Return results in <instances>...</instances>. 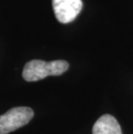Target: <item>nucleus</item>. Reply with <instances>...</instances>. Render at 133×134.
<instances>
[{
  "label": "nucleus",
  "instance_id": "20e7f679",
  "mask_svg": "<svg viewBox=\"0 0 133 134\" xmlns=\"http://www.w3.org/2000/svg\"><path fill=\"white\" fill-rule=\"evenodd\" d=\"M92 134H123L118 122L110 114L101 116L92 127Z\"/></svg>",
  "mask_w": 133,
  "mask_h": 134
},
{
  "label": "nucleus",
  "instance_id": "7ed1b4c3",
  "mask_svg": "<svg viewBox=\"0 0 133 134\" xmlns=\"http://www.w3.org/2000/svg\"><path fill=\"white\" fill-rule=\"evenodd\" d=\"M56 18L61 24H68L74 20L83 7L82 0H52Z\"/></svg>",
  "mask_w": 133,
  "mask_h": 134
},
{
  "label": "nucleus",
  "instance_id": "f257e3e1",
  "mask_svg": "<svg viewBox=\"0 0 133 134\" xmlns=\"http://www.w3.org/2000/svg\"><path fill=\"white\" fill-rule=\"evenodd\" d=\"M68 67V62L63 60L52 62L32 60L25 64L22 70V77L27 81H36L47 76L61 75L66 72Z\"/></svg>",
  "mask_w": 133,
  "mask_h": 134
},
{
  "label": "nucleus",
  "instance_id": "f03ea898",
  "mask_svg": "<svg viewBox=\"0 0 133 134\" xmlns=\"http://www.w3.org/2000/svg\"><path fill=\"white\" fill-rule=\"evenodd\" d=\"M33 116L34 112L30 107L11 108L0 116V134H8L27 125Z\"/></svg>",
  "mask_w": 133,
  "mask_h": 134
}]
</instances>
